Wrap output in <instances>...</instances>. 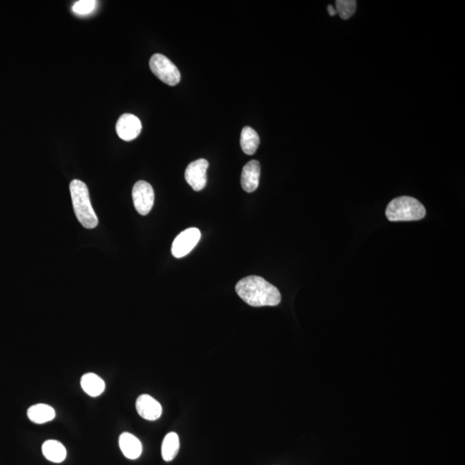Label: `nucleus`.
Here are the masks:
<instances>
[{"instance_id":"f8f14e48","label":"nucleus","mask_w":465,"mask_h":465,"mask_svg":"<svg viewBox=\"0 0 465 465\" xmlns=\"http://www.w3.org/2000/svg\"><path fill=\"white\" fill-rule=\"evenodd\" d=\"M27 416L32 423L44 424L55 419L56 411L51 406L39 403L28 409Z\"/></svg>"},{"instance_id":"2eb2a0df","label":"nucleus","mask_w":465,"mask_h":465,"mask_svg":"<svg viewBox=\"0 0 465 465\" xmlns=\"http://www.w3.org/2000/svg\"><path fill=\"white\" fill-rule=\"evenodd\" d=\"M179 450V438L176 432H169L163 439L161 446L162 457L165 462H170L178 455Z\"/></svg>"},{"instance_id":"0eeeda50","label":"nucleus","mask_w":465,"mask_h":465,"mask_svg":"<svg viewBox=\"0 0 465 465\" xmlns=\"http://www.w3.org/2000/svg\"><path fill=\"white\" fill-rule=\"evenodd\" d=\"M208 168L209 162L204 158H199L193 161L186 168V180L196 192H199L206 186Z\"/></svg>"},{"instance_id":"f3484780","label":"nucleus","mask_w":465,"mask_h":465,"mask_svg":"<svg viewBox=\"0 0 465 465\" xmlns=\"http://www.w3.org/2000/svg\"><path fill=\"white\" fill-rule=\"evenodd\" d=\"M337 14L343 20H348L353 16L357 10V1L355 0H337L335 2Z\"/></svg>"},{"instance_id":"6e6552de","label":"nucleus","mask_w":465,"mask_h":465,"mask_svg":"<svg viewBox=\"0 0 465 465\" xmlns=\"http://www.w3.org/2000/svg\"><path fill=\"white\" fill-rule=\"evenodd\" d=\"M142 126L140 119L132 114H124L119 117L116 129L119 137L126 142L136 138L142 131Z\"/></svg>"},{"instance_id":"4468645a","label":"nucleus","mask_w":465,"mask_h":465,"mask_svg":"<svg viewBox=\"0 0 465 465\" xmlns=\"http://www.w3.org/2000/svg\"><path fill=\"white\" fill-rule=\"evenodd\" d=\"M42 453L47 459L53 463L63 462L67 457V449L60 442L50 439L43 443Z\"/></svg>"},{"instance_id":"7ed1b4c3","label":"nucleus","mask_w":465,"mask_h":465,"mask_svg":"<svg viewBox=\"0 0 465 465\" xmlns=\"http://www.w3.org/2000/svg\"><path fill=\"white\" fill-rule=\"evenodd\" d=\"M426 213V209L421 202L406 196L393 199L385 211L391 222L419 221L425 218Z\"/></svg>"},{"instance_id":"6ab92c4d","label":"nucleus","mask_w":465,"mask_h":465,"mask_svg":"<svg viewBox=\"0 0 465 465\" xmlns=\"http://www.w3.org/2000/svg\"><path fill=\"white\" fill-rule=\"evenodd\" d=\"M327 12H329V14L331 17L337 15V10L334 8V6L329 5L327 6Z\"/></svg>"},{"instance_id":"1a4fd4ad","label":"nucleus","mask_w":465,"mask_h":465,"mask_svg":"<svg viewBox=\"0 0 465 465\" xmlns=\"http://www.w3.org/2000/svg\"><path fill=\"white\" fill-rule=\"evenodd\" d=\"M136 410L139 416L147 421H156L161 416V403L149 395H140L136 400Z\"/></svg>"},{"instance_id":"dca6fc26","label":"nucleus","mask_w":465,"mask_h":465,"mask_svg":"<svg viewBox=\"0 0 465 465\" xmlns=\"http://www.w3.org/2000/svg\"><path fill=\"white\" fill-rule=\"evenodd\" d=\"M259 142L258 133L251 127H244L241 131L240 146L243 152L247 155H252L257 150Z\"/></svg>"},{"instance_id":"f03ea898","label":"nucleus","mask_w":465,"mask_h":465,"mask_svg":"<svg viewBox=\"0 0 465 465\" xmlns=\"http://www.w3.org/2000/svg\"><path fill=\"white\" fill-rule=\"evenodd\" d=\"M70 193L78 221L85 229L96 228L99 219L92 206L88 186L81 180L74 179L70 183Z\"/></svg>"},{"instance_id":"423d86ee","label":"nucleus","mask_w":465,"mask_h":465,"mask_svg":"<svg viewBox=\"0 0 465 465\" xmlns=\"http://www.w3.org/2000/svg\"><path fill=\"white\" fill-rule=\"evenodd\" d=\"M201 232L197 228L183 230L175 238L172 247V254L177 259L185 257L193 250L200 240Z\"/></svg>"},{"instance_id":"a211bd4d","label":"nucleus","mask_w":465,"mask_h":465,"mask_svg":"<svg viewBox=\"0 0 465 465\" xmlns=\"http://www.w3.org/2000/svg\"><path fill=\"white\" fill-rule=\"evenodd\" d=\"M96 3L93 0H81V1L74 3L73 10L74 13L81 14V15H85V14L92 13L95 10Z\"/></svg>"},{"instance_id":"20e7f679","label":"nucleus","mask_w":465,"mask_h":465,"mask_svg":"<svg viewBox=\"0 0 465 465\" xmlns=\"http://www.w3.org/2000/svg\"><path fill=\"white\" fill-rule=\"evenodd\" d=\"M150 70L157 78L165 84L174 86L178 85L181 75L178 67L167 56L155 54L149 61Z\"/></svg>"},{"instance_id":"ddd939ff","label":"nucleus","mask_w":465,"mask_h":465,"mask_svg":"<svg viewBox=\"0 0 465 465\" xmlns=\"http://www.w3.org/2000/svg\"><path fill=\"white\" fill-rule=\"evenodd\" d=\"M81 384L83 391L92 398H97V396L102 395L104 389H106L104 381L95 373L83 375Z\"/></svg>"},{"instance_id":"9d476101","label":"nucleus","mask_w":465,"mask_h":465,"mask_svg":"<svg viewBox=\"0 0 465 465\" xmlns=\"http://www.w3.org/2000/svg\"><path fill=\"white\" fill-rule=\"evenodd\" d=\"M261 178V164L258 161H251L245 165L241 174V186L245 192L254 193L257 190Z\"/></svg>"},{"instance_id":"39448f33","label":"nucleus","mask_w":465,"mask_h":465,"mask_svg":"<svg viewBox=\"0 0 465 465\" xmlns=\"http://www.w3.org/2000/svg\"><path fill=\"white\" fill-rule=\"evenodd\" d=\"M132 197L136 210L140 215H146L152 210L154 192L149 183L143 180L136 182L133 187Z\"/></svg>"},{"instance_id":"f257e3e1","label":"nucleus","mask_w":465,"mask_h":465,"mask_svg":"<svg viewBox=\"0 0 465 465\" xmlns=\"http://www.w3.org/2000/svg\"><path fill=\"white\" fill-rule=\"evenodd\" d=\"M236 291L238 295L252 307L277 306L282 298L277 287L259 276L244 277L237 283Z\"/></svg>"},{"instance_id":"9b49d317","label":"nucleus","mask_w":465,"mask_h":465,"mask_svg":"<svg viewBox=\"0 0 465 465\" xmlns=\"http://www.w3.org/2000/svg\"><path fill=\"white\" fill-rule=\"evenodd\" d=\"M119 446L122 452L129 459H136L142 452V445L136 436L124 432L119 437Z\"/></svg>"}]
</instances>
